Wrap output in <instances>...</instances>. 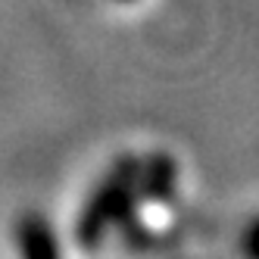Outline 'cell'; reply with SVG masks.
<instances>
[{
  "label": "cell",
  "mask_w": 259,
  "mask_h": 259,
  "mask_svg": "<svg viewBox=\"0 0 259 259\" xmlns=\"http://www.w3.org/2000/svg\"><path fill=\"white\" fill-rule=\"evenodd\" d=\"M244 250L247 253H253V256H259V222L247 231V240H244Z\"/></svg>",
  "instance_id": "3957f363"
},
{
  "label": "cell",
  "mask_w": 259,
  "mask_h": 259,
  "mask_svg": "<svg viewBox=\"0 0 259 259\" xmlns=\"http://www.w3.org/2000/svg\"><path fill=\"white\" fill-rule=\"evenodd\" d=\"M16 240H19L22 253H28V256H50V253H57V244L50 240L47 225L38 222V219L19 222V234H16Z\"/></svg>",
  "instance_id": "7a4b0ae2"
},
{
  "label": "cell",
  "mask_w": 259,
  "mask_h": 259,
  "mask_svg": "<svg viewBox=\"0 0 259 259\" xmlns=\"http://www.w3.org/2000/svg\"><path fill=\"white\" fill-rule=\"evenodd\" d=\"M135 184H138V162H132V159L119 162L116 169L109 172V178L97 188V194L91 197L88 209L78 222V234H81L84 244L100 240L109 225H116V222L125 219L128 203L135 197Z\"/></svg>",
  "instance_id": "6da1fadb"
}]
</instances>
